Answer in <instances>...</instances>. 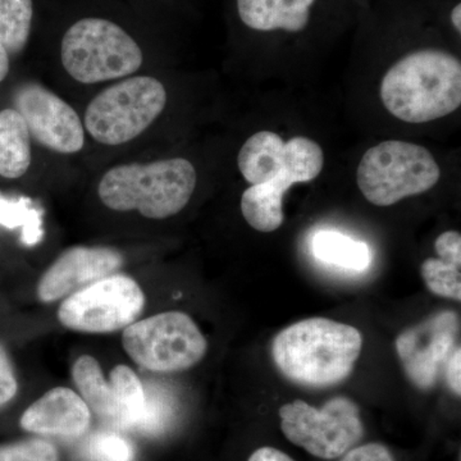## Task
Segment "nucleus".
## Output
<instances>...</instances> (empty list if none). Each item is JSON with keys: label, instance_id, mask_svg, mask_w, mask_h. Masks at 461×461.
Wrapping results in <instances>:
<instances>
[{"label": "nucleus", "instance_id": "1", "mask_svg": "<svg viewBox=\"0 0 461 461\" xmlns=\"http://www.w3.org/2000/svg\"><path fill=\"white\" fill-rule=\"evenodd\" d=\"M363 348L360 330L348 324L309 318L282 330L272 357L282 375L306 387H330L353 372Z\"/></svg>", "mask_w": 461, "mask_h": 461}, {"label": "nucleus", "instance_id": "2", "mask_svg": "<svg viewBox=\"0 0 461 461\" xmlns=\"http://www.w3.org/2000/svg\"><path fill=\"white\" fill-rule=\"evenodd\" d=\"M381 98L403 122H430L451 114L461 104L459 59L441 50L414 51L391 67L382 80Z\"/></svg>", "mask_w": 461, "mask_h": 461}, {"label": "nucleus", "instance_id": "3", "mask_svg": "<svg viewBox=\"0 0 461 461\" xmlns=\"http://www.w3.org/2000/svg\"><path fill=\"white\" fill-rule=\"evenodd\" d=\"M195 167L184 158L115 166L104 173L98 194L112 211H138L150 220L180 213L195 191Z\"/></svg>", "mask_w": 461, "mask_h": 461}, {"label": "nucleus", "instance_id": "4", "mask_svg": "<svg viewBox=\"0 0 461 461\" xmlns=\"http://www.w3.org/2000/svg\"><path fill=\"white\" fill-rule=\"evenodd\" d=\"M60 59L74 80L90 85L135 74L144 53L122 26L108 18L85 17L67 29Z\"/></svg>", "mask_w": 461, "mask_h": 461}, {"label": "nucleus", "instance_id": "5", "mask_svg": "<svg viewBox=\"0 0 461 461\" xmlns=\"http://www.w3.org/2000/svg\"><path fill=\"white\" fill-rule=\"evenodd\" d=\"M441 171L432 153L411 142L390 140L364 153L357 186L369 203L390 206L436 186Z\"/></svg>", "mask_w": 461, "mask_h": 461}, {"label": "nucleus", "instance_id": "6", "mask_svg": "<svg viewBox=\"0 0 461 461\" xmlns=\"http://www.w3.org/2000/svg\"><path fill=\"white\" fill-rule=\"evenodd\" d=\"M166 104L165 85L157 78H126L91 100L85 114V127L100 144H126L140 136L162 114Z\"/></svg>", "mask_w": 461, "mask_h": 461}, {"label": "nucleus", "instance_id": "7", "mask_svg": "<svg viewBox=\"0 0 461 461\" xmlns=\"http://www.w3.org/2000/svg\"><path fill=\"white\" fill-rule=\"evenodd\" d=\"M278 415L288 441L317 459H339L364 437L359 406L348 397H333L321 408L295 400L281 406Z\"/></svg>", "mask_w": 461, "mask_h": 461}, {"label": "nucleus", "instance_id": "8", "mask_svg": "<svg viewBox=\"0 0 461 461\" xmlns=\"http://www.w3.org/2000/svg\"><path fill=\"white\" fill-rule=\"evenodd\" d=\"M123 348L133 362L150 372H181L196 366L208 342L195 321L181 312H166L124 329Z\"/></svg>", "mask_w": 461, "mask_h": 461}, {"label": "nucleus", "instance_id": "9", "mask_svg": "<svg viewBox=\"0 0 461 461\" xmlns=\"http://www.w3.org/2000/svg\"><path fill=\"white\" fill-rule=\"evenodd\" d=\"M144 305L145 295L136 281L112 275L66 297L58 317L69 330L108 333L131 326Z\"/></svg>", "mask_w": 461, "mask_h": 461}, {"label": "nucleus", "instance_id": "10", "mask_svg": "<svg viewBox=\"0 0 461 461\" xmlns=\"http://www.w3.org/2000/svg\"><path fill=\"white\" fill-rule=\"evenodd\" d=\"M240 172L250 185H293L313 181L324 166L323 150L317 142L303 136L285 142L278 133H254L242 145L238 158Z\"/></svg>", "mask_w": 461, "mask_h": 461}, {"label": "nucleus", "instance_id": "11", "mask_svg": "<svg viewBox=\"0 0 461 461\" xmlns=\"http://www.w3.org/2000/svg\"><path fill=\"white\" fill-rule=\"evenodd\" d=\"M14 109L25 121L30 136L42 147L59 154L78 153L84 148V124L77 112L42 85H18Z\"/></svg>", "mask_w": 461, "mask_h": 461}, {"label": "nucleus", "instance_id": "12", "mask_svg": "<svg viewBox=\"0 0 461 461\" xmlns=\"http://www.w3.org/2000/svg\"><path fill=\"white\" fill-rule=\"evenodd\" d=\"M459 318L455 312L445 311L430 315L418 326L397 336V357L406 377L420 390L435 386L439 373L455 350Z\"/></svg>", "mask_w": 461, "mask_h": 461}, {"label": "nucleus", "instance_id": "13", "mask_svg": "<svg viewBox=\"0 0 461 461\" xmlns=\"http://www.w3.org/2000/svg\"><path fill=\"white\" fill-rule=\"evenodd\" d=\"M122 263V256L114 249H69L42 275L38 295L44 303L71 296L94 282L114 275Z\"/></svg>", "mask_w": 461, "mask_h": 461}, {"label": "nucleus", "instance_id": "14", "mask_svg": "<svg viewBox=\"0 0 461 461\" xmlns=\"http://www.w3.org/2000/svg\"><path fill=\"white\" fill-rule=\"evenodd\" d=\"M91 411L83 397L66 387H57L27 408L21 427L36 435L76 438L87 432Z\"/></svg>", "mask_w": 461, "mask_h": 461}, {"label": "nucleus", "instance_id": "15", "mask_svg": "<svg viewBox=\"0 0 461 461\" xmlns=\"http://www.w3.org/2000/svg\"><path fill=\"white\" fill-rule=\"evenodd\" d=\"M315 0H238L242 23L257 32H303Z\"/></svg>", "mask_w": 461, "mask_h": 461}, {"label": "nucleus", "instance_id": "16", "mask_svg": "<svg viewBox=\"0 0 461 461\" xmlns=\"http://www.w3.org/2000/svg\"><path fill=\"white\" fill-rule=\"evenodd\" d=\"M32 136L16 109L0 111V176L23 177L32 166Z\"/></svg>", "mask_w": 461, "mask_h": 461}, {"label": "nucleus", "instance_id": "17", "mask_svg": "<svg viewBox=\"0 0 461 461\" xmlns=\"http://www.w3.org/2000/svg\"><path fill=\"white\" fill-rule=\"evenodd\" d=\"M312 253L320 262L351 272H364L372 264L368 245L338 230H320L312 239Z\"/></svg>", "mask_w": 461, "mask_h": 461}, {"label": "nucleus", "instance_id": "18", "mask_svg": "<svg viewBox=\"0 0 461 461\" xmlns=\"http://www.w3.org/2000/svg\"><path fill=\"white\" fill-rule=\"evenodd\" d=\"M287 187L275 182L251 185L241 196V212L249 226L268 233L280 229L285 215L282 202Z\"/></svg>", "mask_w": 461, "mask_h": 461}, {"label": "nucleus", "instance_id": "19", "mask_svg": "<svg viewBox=\"0 0 461 461\" xmlns=\"http://www.w3.org/2000/svg\"><path fill=\"white\" fill-rule=\"evenodd\" d=\"M113 395V424L118 429H136L145 406L144 384L126 366H115L109 377Z\"/></svg>", "mask_w": 461, "mask_h": 461}, {"label": "nucleus", "instance_id": "20", "mask_svg": "<svg viewBox=\"0 0 461 461\" xmlns=\"http://www.w3.org/2000/svg\"><path fill=\"white\" fill-rule=\"evenodd\" d=\"M72 375L80 396L95 412L99 420L112 427L113 424V395L109 382L105 381L98 360L89 355L78 357L72 369Z\"/></svg>", "mask_w": 461, "mask_h": 461}, {"label": "nucleus", "instance_id": "21", "mask_svg": "<svg viewBox=\"0 0 461 461\" xmlns=\"http://www.w3.org/2000/svg\"><path fill=\"white\" fill-rule=\"evenodd\" d=\"M32 23L33 0H0V42L9 56L25 50Z\"/></svg>", "mask_w": 461, "mask_h": 461}, {"label": "nucleus", "instance_id": "22", "mask_svg": "<svg viewBox=\"0 0 461 461\" xmlns=\"http://www.w3.org/2000/svg\"><path fill=\"white\" fill-rule=\"evenodd\" d=\"M144 412L136 432L145 436H158L166 432L176 414V399L171 391L157 382L144 384Z\"/></svg>", "mask_w": 461, "mask_h": 461}, {"label": "nucleus", "instance_id": "23", "mask_svg": "<svg viewBox=\"0 0 461 461\" xmlns=\"http://www.w3.org/2000/svg\"><path fill=\"white\" fill-rule=\"evenodd\" d=\"M0 226L21 230L23 242L27 247L41 241V214L32 208L30 200H9L0 196Z\"/></svg>", "mask_w": 461, "mask_h": 461}, {"label": "nucleus", "instance_id": "24", "mask_svg": "<svg viewBox=\"0 0 461 461\" xmlns=\"http://www.w3.org/2000/svg\"><path fill=\"white\" fill-rule=\"evenodd\" d=\"M424 284L437 296L461 300V263L445 258H429L421 264Z\"/></svg>", "mask_w": 461, "mask_h": 461}, {"label": "nucleus", "instance_id": "25", "mask_svg": "<svg viewBox=\"0 0 461 461\" xmlns=\"http://www.w3.org/2000/svg\"><path fill=\"white\" fill-rule=\"evenodd\" d=\"M84 461H133L135 448L131 442L112 430L94 433L81 447Z\"/></svg>", "mask_w": 461, "mask_h": 461}, {"label": "nucleus", "instance_id": "26", "mask_svg": "<svg viewBox=\"0 0 461 461\" xmlns=\"http://www.w3.org/2000/svg\"><path fill=\"white\" fill-rule=\"evenodd\" d=\"M0 461H59L57 448L44 439L0 446Z\"/></svg>", "mask_w": 461, "mask_h": 461}, {"label": "nucleus", "instance_id": "27", "mask_svg": "<svg viewBox=\"0 0 461 461\" xmlns=\"http://www.w3.org/2000/svg\"><path fill=\"white\" fill-rule=\"evenodd\" d=\"M339 461H396L386 446L378 442L357 445L348 450Z\"/></svg>", "mask_w": 461, "mask_h": 461}, {"label": "nucleus", "instance_id": "28", "mask_svg": "<svg viewBox=\"0 0 461 461\" xmlns=\"http://www.w3.org/2000/svg\"><path fill=\"white\" fill-rule=\"evenodd\" d=\"M18 384L14 368L9 362L7 353L0 346V408L16 396Z\"/></svg>", "mask_w": 461, "mask_h": 461}, {"label": "nucleus", "instance_id": "29", "mask_svg": "<svg viewBox=\"0 0 461 461\" xmlns=\"http://www.w3.org/2000/svg\"><path fill=\"white\" fill-rule=\"evenodd\" d=\"M435 250L439 258L461 263V236L456 230H447L438 236Z\"/></svg>", "mask_w": 461, "mask_h": 461}, {"label": "nucleus", "instance_id": "30", "mask_svg": "<svg viewBox=\"0 0 461 461\" xmlns=\"http://www.w3.org/2000/svg\"><path fill=\"white\" fill-rule=\"evenodd\" d=\"M446 382L455 395H461V350L459 346L455 348L453 354L445 364Z\"/></svg>", "mask_w": 461, "mask_h": 461}, {"label": "nucleus", "instance_id": "31", "mask_svg": "<svg viewBox=\"0 0 461 461\" xmlns=\"http://www.w3.org/2000/svg\"><path fill=\"white\" fill-rule=\"evenodd\" d=\"M248 461H296L290 455L284 453L280 448L272 447V446H263L257 448L253 454L249 456Z\"/></svg>", "mask_w": 461, "mask_h": 461}, {"label": "nucleus", "instance_id": "32", "mask_svg": "<svg viewBox=\"0 0 461 461\" xmlns=\"http://www.w3.org/2000/svg\"><path fill=\"white\" fill-rule=\"evenodd\" d=\"M9 54L0 42V83L7 77L9 72Z\"/></svg>", "mask_w": 461, "mask_h": 461}, {"label": "nucleus", "instance_id": "33", "mask_svg": "<svg viewBox=\"0 0 461 461\" xmlns=\"http://www.w3.org/2000/svg\"><path fill=\"white\" fill-rule=\"evenodd\" d=\"M451 21H453V25L457 32H461V5H457L456 7L453 9L451 12Z\"/></svg>", "mask_w": 461, "mask_h": 461}]
</instances>
